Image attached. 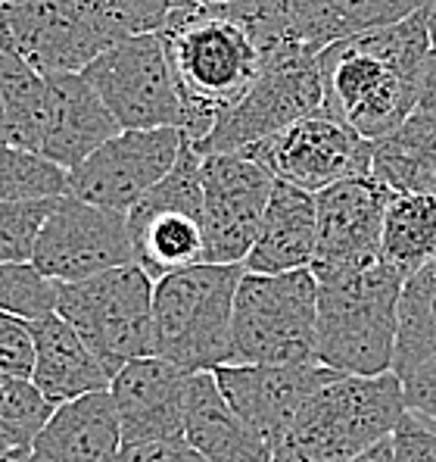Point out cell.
I'll list each match as a JSON object with an SVG mask.
<instances>
[{
  "label": "cell",
  "mask_w": 436,
  "mask_h": 462,
  "mask_svg": "<svg viewBox=\"0 0 436 462\" xmlns=\"http://www.w3.org/2000/svg\"><path fill=\"white\" fill-rule=\"evenodd\" d=\"M431 51V6L324 47L318 53L322 113L371 144L390 138L414 113Z\"/></svg>",
  "instance_id": "obj_1"
},
{
  "label": "cell",
  "mask_w": 436,
  "mask_h": 462,
  "mask_svg": "<svg viewBox=\"0 0 436 462\" xmlns=\"http://www.w3.org/2000/svg\"><path fill=\"white\" fill-rule=\"evenodd\" d=\"M10 144L72 172L100 144L119 134V122L81 72H44L0 53Z\"/></svg>",
  "instance_id": "obj_2"
},
{
  "label": "cell",
  "mask_w": 436,
  "mask_h": 462,
  "mask_svg": "<svg viewBox=\"0 0 436 462\" xmlns=\"http://www.w3.org/2000/svg\"><path fill=\"white\" fill-rule=\"evenodd\" d=\"M159 38L184 100V134L200 144L215 116L262 76L265 60L224 6H190Z\"/></svg>",
  "instance_id": "obj_3"
},
{
  "label": "cell",
  "mask_w": 436,
  "mask_h": 462,
  "mask_svg": "<svg viewBox=\"0 0 436 462\" xmlns=\"http://www.w3.org/2000/svg\"><path fill=\"white\" fill-rule=\"evenodd\" d=\"M405 406L396 372L337 375L318 387L271 447V462H352L393 438Z\"/></svg>",
  "instance_id": "obj_4"
},
{
  "label": "cell",
  "mask_w": 436,
  "mask_h": 462,
  "mask_svg": "<svg viewBox=\"0 0 436 462\" xmlns=\"http://www.w3.org/2000/svg\"><path fill=\"white\" fill-rule=\"evenodd\" d=\"M405 278L384 260L318 284V363L340 375H386L396 365Z\"/></svg>",
  "instance_id": "obj_5"
},
{
  "label": "cell",
  "mask_w": 436,
  "mask_h": 462,
  "mask_svg": "<svg viewBox=\"0 0 436 462\" xmlns=\"http://www.w3.org/2000/svg\"><path fill=\"white\" fill-rule=\"evenodd\" d=\"M243 272V263H196L159 278L153 288L156 356L187 372H213L228 363L234 297Z\"/></svg>",
  "instance_id": "obj_6"
},
{
  "label": "cell",
  "mask_w": 436,
  "mask_h": 462,
  "mask_svg": "<svg viewBox=\"0 0 436 462\" xmlns=\"http://www.w3.org/2000/svg\"><path fill=\"white\" fill-rule=\"evenodd\" d=\"M228 363H318V278L312 269L281 275L243 272L234 297Z\"/></svg>",
  "instance_id": "obj_7"
},
{
  "label": "cell",
  "mask_w": 436,
  "mask_h": 462,
  "mask_svg": "<svg viewBox=\"0 0 436 462\" xmlns=\"http://www.w3.org/2000/svg\"><path fill=\"white\" fill-rule=\"evenodd\" d=\"M156 282L138 263L57 284V312L87 341L109 375L141 356H156Z\"/></svg>",
  "instance_id": "obj_8"
},
{
  "label": "cell",
  "mask_w": 436,
  "mask_h": 462,
  "mask_svg": "<svg viewBox=\"0 0 436 462\" xmlns=\"http://www.w3.org/2000/svg\"><path fill=\"white\" fill-rule=\"evenodd\" d=\"M122 32L106 0H0V53L44 72H85Z\"/></svg>",
  "instance_id": "obj_9"
},
{
  "label": "cell",
  "mask_w": 436,
  "mask_h": 462,
  "mask_svg": "<svg viewBox=\"0 0 436 462\" xmlns=\"http://www.w3.org/2000/svg\"><path fill=\"white\" fill-rule=\"evenodd\" d=\"M203 156L184 144L172 169L128 209L134 263L153 282L203 263Z\"/></svg>",
  "instance_id": "obj_10"
},
{
  "label": "cell",
  "mask_w": 436,
  "mask_h": 462,
  "mask_svg": "<svg viewBox=\"0 0 436 462\" xmlns=\"http://www.w3.org/2000/svg\"><path fill=\"white\" fill-rule=\"evenodd\" d=\"M81 76L91 81L122 132H184V100L159 35H128L115 41Z\"/></svg>",
  "instance_id": "obj_11"
},
{
  "label": "cell",
  "mask_w": 436,
  "mask_h": 462,
  "mask_svg": "<svg viewBox=\"0 0 436 462\" xmlns=\"http://www.w3.org/2000/svg\"><path fill=\"white\" fill-rule=\"evenodd\" d=\"M322 110L324 88L318 72V53H299L275 66H265L262 76L247 88V94L215 116L209 134L200 144H194V151L200 156L247 151L256 141L299 119L318 116Z\"/></svg>",
  "instance_id": "obj_12"
},
{
  "label": "cell",
  "mask_w": 436,
  "mask_h": 462,
  "mask_svg": "<svg viewBox=\"0 0 436 462\" xmlns=\"http://www.w3.org/2000/svg\"><path fill=\"white\" fill-rule=\"evenodd\" d=\"M247 156L268 169L275 181L318 194L343 179L371 175L374 144L343 122L318 113L250 144Z\"/></svg>",
  "instance_id": "obj_13"
},
{
  "label": "cell",
  "mask_w": 436,
  "mask_h": 462,
  "mask_svg": "<svg viewBox=\"0 0 436 462\" xmlns=\"http://www.w3.org/2000/svg\"><path fill=\"white\" fill-rule=\"evenodd\" d=\"M203 175V263L237 266L247 263L262 216L268 207L275 179L243 151L206 153L200 162Z\"/></svg>",
  "instance_id": "obj_14"
},
{
  "label": "cell",
  "mask_w": 436,
  "mask_h": 462,
  "mask_svg": "<svg viewBox=\"0 0 436 462\" xmlns=\"http://www.w3.org/2000/svg\"><path fill=\"white\" fill-rule=\"evenodd\" d=\"M128 263H134L128 216L66 194L47 216L32 256V266L57 284L85 282Z\"/></svg>",
  "instance_id": "obj_15"
},
{
  "label": "cell",
  "mask_w": 436,
  "mask_h": 462,
  "mask_svg": "<svg viewBox=\"0 0 436 462\" xmlns=\"http://www.w3.org/2000/svg\"><path fill=\"white\" fill-rule=\"evenodd\" d=\"M184 144L187 134L181 128L113 134L72 169L66 179V197L128 216V209L178 162Z\"/></svg>",
  "instance_id": "obj_16"
},
{
  "label": "cell",
  "mask_w": 436,
  "mask_h": 462,
  "mask_svg": "<svg viewBox=\"0 0 436 462\" xmlns=\"http://www.w3.org/2000/svg\"><path fill=\"white\" fill-rule=\"evenodd\" d=\"M393 194L396 191H390L374 175L343 179L315 194L318 244L309 269L318 284L337 282L380 263L384 216Z\"/></svg>",
  "instance_id": "obj_17"
},
{
  "label": "cell",
  "mask_w": 436,
  "mask_h": 462,
  "mask_svg": "<svg viewBox=\"0 0 436 462\" xmlns=\"http://www.w3.org/2000/svg\"><path fill=\"white\" fill-rule=\"evenodd\" d=\"M218 391L224 393L237 416L253 431L275 447L277 438L287 431L303 403L324 387L340 372L327 369L322 363L303 365H262V363H228L213 369Z\"/></svg>",
  "instance_id": "obj_18"
},
{
  "label": "cell",
  "mask_w": 436,
  "mask_h": 462,
  "mask_svg": "<svg viewBox=\"0 0 436 462\" xmlns=\"http://www.w3.org/2000/svg\"><path fill=\"white\" fill-rule=\"evenodd\" d=\"M194 372L162 356H141L113 375L109 393L115 400L125 444H168L184 440L187 391Z\"/></svg>",
  "instance_id": "obj_19"
},
{
  "label": "cell",
  "mask_w": 436,
  "mask_h": 462,
  "mask_svg": "<svg viewBox=\"0 0 436 462\" xmlns=\"http://www.w3.org/2000/svg\"><path fill=\"white\" fill-rule=\"evenodd\" d=\"M122 422L109 391H94L53 406L50 419L29 447L32 462H115Z\"/></svg>",
  "instance_id": "obj_20"
},
{
  "label": "cell",
  "mask_w": 436,
  "mask_h": 462,
  "mask_svg": "<svg viewBox=\"0 0 436 462\" xmlns=\"http://www.w3.org/2000/svg\"><path fill=\"white\" fill-rule=\"evenodd\" d=\"M35 331V372L32 382L50 400V406L69 403L94 391H109L113 375L85 337L59 312L32 322Z\"/></svg>",
  "instance_id": "obj_21"
},
{
  "label": "cell",
  "mask_w": 436,
  "mask_h": 462,
  "mask_svg": "<svg viewBox=\"0 0 436 462\" xmlns=\"http://www.w3.org/2000/svg\"><path fill=\"white\" fill-rule=\"evenodd\" d=\"M318 244V207L315 194L275 181L262 228L247 256V272L281 275V272L309 269Z\"/></svg>",
  "instance_id": "obj_22"
},
{
  "label": "cell",
  "mask_w": 436,
  "mask_h": 462,
  "mask_svg": "<svg viewBox=\"0 0 436 462\" xmlns=\"http://www.w3.org/2000/svg\"><path fill=\"white\" fill-rule=\"evenodd\" d=\"M184 444L206 462H271V447L237 416L213 372H194L190 378Z\"/></svg>",
  "instance_id": "obj_23"
},
{
  "label": "cell",
  "mask_w": 436,
  "mask_h": 462,
  "mask_svg": "<svg viewBox=\"0 0 436 462\" xmlns=\"http://www.w3.org/2000/svg\"><path fill=\"white\" fill-rule=\"evenodd\" d=\"M284 6L305 51L322 53L337 41L384 29L431 4L427 0H284Z\"/></svg>",
  "instance_id": "obj_24"
},
{
  "label": "cell",
  "mask_w": 436,
  "mask_h": 462,
  "mask_svg": "<svg viewBox=\"0 0 436 462\" xmlns=\"http://www.w3.org/2000/svg\"><path fill=\"white\" fill-rule=\"evenodd\" d=\"M371 175L396 194L436 197V119L412 113L399 132L377 141Z\"/></svg>",
  "instance_id": "obj_25"
},
{
  "label": "cell",
  "mask_w": 436,
  "mask_h": 462,
  "mask_svg": "<svg viewBox=\"0 0 436 462\" xmlns=\"http://www.w3.org/2000/svg\"><path fill=\"white\" fill-rule=\"evenodd\" d=\"M380 260L412 278L418 269L436 260V197L431 194H393L384 216Z\"/></svg>",
  "instance_id": "obj_26"
},
{
  "label": "cell",
  "mask_w": 436,
  "mask_h": 462,
  "mask_svg": "<svg viewBox=\"0 0 436 462\" xmlns=\"http://www.w3.org/2000/svg\"><path fill=\"white\" fill-rule=\"evenodd\" d=\"M431 356H436V260L402 284L399 344L393 372L405 375L408 369Z\"/></svg>",
  "instance_id": "obj_27"
},
{
  "label": "cell",
  "mask_w": 436,
  "mask_h": 462,
  "mask_svg": "<svg viewBox=\"0 0 436 462\" xmlns=\"http://www.w3.org/2000/svg\"><path fill=\"white\" fill-rule=\"evenodd\" d=\"M66 179L69 172L57 162L16 144H0V203L63 197Z\"/></svg>",
  "instance_id": "obj_28"
},
{
  "label": "cell",
  "mask_w": 436,
  "mask_h": 462,
  "mask_svg": "<svg viewBox=\"0 0 436 462\" xmlns=\"http://www.w3.org/2000/svg\"><path fill=\"white\" fill-rule=\"evenodd\" d=\"M53 406L32 378L0 372V428L19 447H32L35 434L50 419Z\"/></svg>",
  "instance_id": "obj_29"
},
{
  "label": "cell",
  "mask_w": 436,
  "mask_h": 462,
  "mask_svg": "<svg viewBox=\"0 0 436 462\" xmlns=\"http://www.w3.org/2000/svg\"><path fill=\"white\" fill-rule=\"evenodd\" d=\"M0 310L23 319L57 312V282L44 278L32 263H0Z\"/></svg>",
  "instance_id": "obj_30"
},
{
  "label": "cell",
  "mask_w": 436,
  "mask_h": 462,
  "mask_svg": "<svg viewBox=\"0 0 436 462\" xmlns=\"http://www.w3.org/2000/svg\"><path fill=\"white\" fill-rule=\"evenodd\" d=\"M59 197L0 203V263H32L38 235Z\"/></svg>",
  "instance_id": "obj_31"
},
{
  "label": "cell",
  "mask_w": 436,
  "mask_h": 462,
  "mask_svg": "<svg viewBox=\"0 0 436 462\" xmlns=\"http://www.w3.org/2000/svg\"><path fill=\"white\" fill-rule=\"evenodd\" d=\"M122 38L159 35L181 13L196 6V0H106Z\"/></svg>",
  "instance_id": "obj_32"
},
{
  "label": "cell",
  "mask_w": 436,
  "mask_h": 462,
  "mask_svg": "<svg viewBox=\"0 0 436 462\" xmlns=\"http://www.w3.org/2000/svg\"><path fill=\"white\" fill-rule=\"evenodd\" d=\"M0 372L32 378L35 372V331L32 319L0 310Z\"/></svg>",
  "instance_id": "obj_33"
},
{
  "label": "cell",
  "mask_w": 436,
  "mask_h": 462,
  "mask_svg": "<svg viewBox=\"0 0 436 462\" xmlns=\"http://www.w3.org/2000/svg\"><path fill=\"white\" fill-rule=\"evenodd\" d=\"M393 462H436V428L405 412L390 438Z\"/></svg>",
  "instance_id": "obj_34"
},
{
  "label": "cell",
  "mask_w": 436,
  "mask_h": 462,
  "mask_svg": "<svg viewBox=\"0 0 436 462\" xmlns=\"http://www.w3.org/2000/svg\"><path fill=\"white\" fill-rule=\"evenodd\" d=\"M402 378L405 387V406L408 412H414L418 419L436 425V356L418 363L414 369H408Z\"/></svg>",
  "instance_id": "obj_35"
},
{
  "label": "cell",
  "mask_w": 436,
  "mask_h": 462,
  "mask_svg": "<svg viewBox=\"0 0 436 462\" xmlns=\"http://www.w3.org/2000/svg\"><path fill=\"white\" fill-rule=\"evenodd\" d=\"M115 462H206L196 450H190L184 440L168 444H125Z\"/></svg>",
  "instance_id": "obj_36"
},
{
  "label": "cell",
  "mask_w": 436,
  "mask_h": 462,
  "mask_svg": "<svg viewBox=\"0 0 436 462\" xmlns=\"http://www.w3.org/2000/svg\"><path fill=\"white\" fill-rule=\"evenodd\" d=\"M414 113L436 119V51H431V57H427L424 79H421V91H418V104H414Z\"/></svg>",
  "instance_id": "obj_37"
},
{
  "label": "cell",
  "mask_w": 436,
  "mask_h": 462,
  "mask_svg": "<svg viewBox=\"0 0 436 462\" xmlns=\"http://www.w3.org/2000/svg\"><path fill=\"white\" fill-rule=\"evenodd\" d=\"M352 462H393V444H390V438L380 440L377 447H371V450H365L362 457H356Z\"/></svg>",
  "instance_id": "obj_38"
},
{
  "label": "cell",
  "mask_w": 436,
  "mask_h": 462,
  "mask_svg": "<svg viewBox=\"0 0 436 462\" xmlns=\"http://www.w3.org/2000/svg\"><path fill=\"white\" fill-rule=\"evenodd\" d=\"M0 144H10V128H6V100H4V85H0Z\"/></svg>",
  "instance_id": "obj_39"
},
{
  "label": "cell",
  "mask_w": 436,
  "mask_h": 462,
  "mask_svg": "<svg viewBox=\"0 0 436 462\" xmlns=\"http://www.w3.org/2000/svg\"><path fill=\"white\" fill-rule=\"evenodd\" d=\"M0 462H32V457H29V447H23V450H10V453H4V457H0Z\"/></svg>",
  "instance_id": "obj_40"
},
{
  "label": "cell",
  "mask_w": 436,
  "mask_h": 462,
  "mask_svg": "<svg viewBox=\"0 0 436 462\" xmlns=\"http://www.w3.org/2000/svg\"><path fill=\"white\" fill-rule=\"evenodd\" d=\"M10 450H23V447H19L16 440H13L4 428H0V457H4V453H10Z\"/></svg>",
  "instance_id": "obj_41"
},
{
  "label": "cell",
  "mask_w": 436,
  "mask_h": 462,
  "mask_svg": "<svg viewBox=\"0 0 436 462\" xmlns=\"http://www.w3.org/2000/svg\"><path fill=\"white\" fill-rule=\"evenodd\" d=\"M431 44H433V51H436V4L431 6Z\"/></svg>",
  "instance_id": "obj_42"
},
{
  "label": "cell",
  "mask_w": 436,
  "mask_h": 462,
  "mask_svg": "<svg viewBox=\"0 0 436 462\" xmlns=\"http://www.w3.org/2000/svg\"><path fill=\"white\" fill-rule=\"evenodd\" d=\"M203 6H224V4H234V0H196Z\"/></svg>",
  "instance_id": "obj_43"
},
{
  "label": "cell",
  "mask_w": 436,
  "mask_h": 462,
  "mask_svg": "<svg viewBox=\"0 0 436 462\" xmlns=\"http://www.w3.org/2000/svg\"><path fill=\"white\" fill-rule=\"evenodd\" d=\"M427 4H431V6H433V4H436V0H427Z\"/></svg>",
  "instance_id": "obj_44"
},
{
  "label": "cell",
  "mask_w": 436,
  "mask_h": 462,
  "mask_svg": "<svg viewBox=\"0 0 436 462\" xmlns=\"http://www.w3.org/2000/svg\"><path fill=\"white\" fill-rule=\"evenodd\" d=\"M433 428H436V425H433Z\"/></svg>",
  "instance_id": "obj_45"
}]
</instances>
